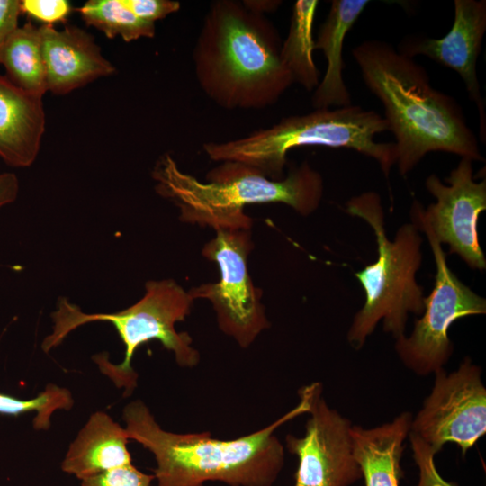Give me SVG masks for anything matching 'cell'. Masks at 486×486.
I'll return each mask as SVG.
<instances>
[{
    "label": "cell",
    "instance_id": "obj_19",
    "mask_svg": "<svg viewBox=\"0 0 486 486\" xmlns=\"http://www.w3.org/2000/svg\"><path fill=\"white\" fill-rule=\"evenodd\" d=\"M5 76L23 91L42 97L48 91L40 28L32 22L19 26L0 57Z\"/></svg>",
    "mask_w": 486,
    "mask_h": 486
},
{
    "label": "cell",
    "instance_id": "obj_18",
    "mask_svg": "<svg viewBox=\"0 0 486 486\" xmlns=\"http://www.w3.org/2000/svg\"><path fill=\"white\" fill-rule=\"evenodd\" d=\"M412 418L411 413L403 412L392 421L374 428L353 425L354 455L364 486H399L400 459Z\"/></svg>",
    "mask_w": 486,
    "mask_h": 486
},
{
    "label": "cell",
    "instance_id": "obj_25",
    "mask_svg": "<svg viewBox=\"0 0 486 486\" xmlns=\"http://www.w3.org/2000/svg\"><path fill=\"white\" fill-rule=\"evenodd\" d=\"M132 13L141 20L154 23L180 9V3L172 0H124Z\"/></svg>",
    "mask_w": 486,
    "mask_h": 486
},
{
    "label": "cell",
    "instance_id": "obj_15",
    "mask_svg": "<svg viewBox=\"0 0 486 486\" xmlns=\"http://www.w3.org/2000/svg\"><path fill=\"white\" fill-rule=\"evenodd\" d=\"M44 130L42 97L23 91L0 74V158L14 167L31 166Z\"/></svg>",
    "mask_w": 486,
    "mask_h": 486
},
{
    "label": "cell",
    "instance_id": "obj_13",
    "mask_svg": "<svg viewBox=\"0 0 486 486\" xmlns=\"http://www.w3.org/2000/svg\"><path fill=\"white\" fill-rule=\"evenodd\" d=\"M454 18L450 31L442 38L409 35L398 50L414 58L425 56L454 70L464 83L469 98L479 113L481 140H486L485 101L477 76V60L486 32V1L454 0Z\"/></svg>",
    "mask_w": 486,
    "mask_h": 486
},
{
    "label": "cell",
    "instance_id": "obj_26",
    "mask_svg": "<svg viewBox=\"0 0 486 486\" xmlns=\"http://www.w3.org/2000/svg\"><path fill=\"white\" fill-rule=\"evenodd\" d=\"M21 14L20 1L0 0V57L6 41L19 27Z\"/></svg>",
    "mask_w": 486,
    "mask_h": 486
},
{
    "label": "cell",
    "instance_id": "obj_6",
    "mask_svg": "<svg viewBox=\"0 0 486 486\" xmlns=\"http://www.w3.org/2000/svg\"><path fill=\"white\" fill-rule=\"evenodd\" d=\"M144 296L135 304L113 313H85L80 308L62 297L58 309L51 314L52 332L41 345L44 352L60 345L78 327L94 321L112 323L124 346L123 360L112 363L108 353L93 356L98 368L117 388L130 396L137 387L138 374L131 366L136 350L151 340H158L173 352L180 367L193 368L200 362L199 351L192 346L193 339L187 332H177L176 323L184 321L190 314L194 299L188 292L174 280L148 281Z\"/></svg>",
    "mask_w": 486,
    "mask_h": 486
},
{
    "label": "cell",
    "instance_id": "obj_28",
    "mask_svg": "<svg viewBox=\"0 0 486 486\" xmlns=\"http://www.w3.org/2000/svg\"><path fill=\"white\" fill-rule=\"evenodd\" d=\"M248 9L265 14L266 12H272L281 4L280 1H243Z\"/></svg>",
    "mask_w": 486,
    "mask_h": 486
},
{
    "label": "cell",
    "instance_id": "obj_12",
    "mask_svg": "<svg viewBox=\"0 0 486 486\" xmlns=\"http://www.w3.org/2000/svg\"><path fill=\"white\" fill-rule=\"evenodd\" d=\"M472 162L462 158L446 184L434 174L426 180V188L436 199L423 215L449 253L457 254L470 267L484 270L486 259L478 238L479 215L486 209V180L473 178Z\"/></svg>",
    "mask_w": 486,
    "mask_h": 486
},
{
    "label": "cell",
    "instance_id": "obj_17",
    "mask_svg": "<svg viewBox=\"0 0 486 486\" xmlns=\"http://www.w3.org/2000/svg\"><path fill=\"white\" fill-rule=\"evenodd\" d=\"M368 4V0L331 2L328 16L320 25L314 41V50H322L327 59L324 77L312 95L315 109H334L352 104L350 93L343 78V47L347 32Z\"/></svg>",
    "mask_w": 486,
    "mask_h": 486
},
{
    "label": "cell",
    "instance_id": "obj_9",
    "mask_svg": "<svg viewBox=\"0 0 486 486\" xmlns=\"http://www.w3.org/2000/svg\"><path fill=\"white\" fill-rule=\"evenodd\" d=\"M412 223L428 240L436 263L433 290L424 298V311L416 320L410 336L396 339L395 351L404 365L419 376L444 368L454 351L448 337L450 326L458 319L486 313V300L472 291L449 268L442 245L423 215V206L414 201Z\"/></svg>",
    "mask_w": 486,
    "mask_h": 486
},
{
    "label": "cell",
    "instance_id": "obj_5",
    "mask_svg": "<svg viewBox=\"0 0 486 486\" xmlns=\"http://www.w3.org/2000/svg\"><path fill=\"white\" fill-rule=\"evenodd\" d=\"M386 130V120L376 112L350 104L285 117L239 139L205 143L203 150L214 161L243 163L272 180H280L284 178L287 154L293 148H348L375 159L388 178L396 164V147L394 142L375 140Z\"/></svg>",
    "mask_w": 486,
    "mask_h": 486
},
{
    "label": "cell",
    "instance_id": "obj_11",
    "mask_svg": "<svg viewBox=\"0 0 486 486\" xmlns=\"http://www.w3.org/2000/svg\"><path fill=\"white\" fill-rule=\"evenodd\" d=\"M310 415L302 436L287 435L285 446L298 459L293 486H351L362 479L355 458L353 424L330 408L320 382L300 388Z\"/></svg>",
    "mask_w": 486,
    "mask_h": 486
},
{
    "label": "cell",
    "instance_id": "obj_4",
    "mask_svg": "<svg viewBox=\"0 0 486 486\" xmlns=\"http://www.w3.org/2000/svg\"><path fill=\"white\" fill-rule=\"evenodd\" d=\"M152 176L157 193L179 208L182 221L215 230H250L252 219L244 208L256 203L281 202L301 215H310L319 207L324 190L322 176L308 162L292 169L286 177L272 180L246 164L223 161L203 183L181 171L165 154Z\"/></svg>",
    "mask_w": 486,
    "mask_h": 486
},
{
    "label": "cell",
    "instance_id": "obj_22",
    "mask_svg": "<svg viewBox=\"0 0 486 486\" xmlns=\"http://www.w3.org/2000/svg\"><path fill=\"white\" fill-rule=\"evenodd\" d=\"M73 405L70 392L53 383L48 384L40 394L32 399H20L0 392V414L19 416L35 411L32 425L36 430H47L55 411L69 410Z\"/></svg>",
    "mask_w": 486,
    "mask_h": 486
},
{
    "label": "cell",
    "instance_id": "obj_1",
    "mask_svg": "<svg viewBox=\"0 0 486 486\" xmlns=\"http://www.w3.org/2000/svg\"><path fill=\"white\" fill-rule=\"evenodd\" d=\"M352 56L365 86L384 107L401 176L432 151L483 160L461 106L430 85L426 69L414 58L380 40L363 41Z\"/></svg>",
    "mask_w": 486,
    "mask_h": 486
},
{
    "label": "cell",
    "instance_id": "obj_10",
    "mask_svg": "<svg viewBox=\"0 0 486 486\" xmlns=\"http://www.w3.org/2000/svg\"><path fill=\"white\" fill-rule=\"evenodd\" d=\"M202 248V256L220 268V281L192 288L194 299L209 300L216 312L219 328L241 347L249 346L268 328L262 292L254 285L248 270L253 248L249 230H218Z\"/></svg>",
    "mask_w": 486,
    "mask_h": 486
},
{
    "label": "cell",
    "instance_id": "obj_7",
    "mask_svg": "<svg viewBox=\"0 0 486 486\" xmlns=\"http://www.w3.org/2000/svg\"><path fill=\"white\" fill-rule=\"evenodd\" d=\"M346 212L370 225L377 243L376 261L356 273L365 299L352 320L347 340L359 349L380 321L397 339L405 336L409 313L422 315L425 296L416 281L422 261V238L416 226L408 223L399 228L393 239L388 238L382 200L375 192L352 197Z\"/></svg>",
    "mask_w": 486,
    "mask_h": 486
},
{
    "label": "cell",
    "instance_id": "obj_20",
    "mask_svg": "<svg viewBox=\"0 0 486 486\" xmlns=\"http://www.w3.org/2000/svg\"><path fill=\"white\" fill-rule=\"evenodd\" d=\"M319 1L298 0L292 6L287 38L281 46V58L290 72L293 83L307 91L315 90L320 83V72L314 63L313 23Z\"/></svg>",
    "mask_w": 486,
    "mask_h": 486
},
{
    "label": "cell",
    "instance_id": "obj_23",
    "mask_svg": "<svg viewBox=\"0 0 486 486\" xmlns=\"http://www.w3.org/2000/svg\"><path fill=\"white\" fill-rule=\"evenodd\" d=\"M153 474L139 470L133 464L81 481L80 486H151Z\"/></svg>",
    "mask_w": 486,
    "mask_h": 486
},
{
    "label": "cell",
    "instance_id": "obj_14",
    "mask_svg": "<svg viewBox=\"0 0 486 486\" xmlns=\"http://www.w3.org/2000/svg\"><path fill=\"white\" fill-rule=\"evenodd\" d=\"M39 28L48 91L65 94L114 73L113 65L86 31L74 25L61 31L47 24Z\"/></svg>",
    "mask_w": 486,
    "mask_h": 486
},
{
    "label": "cell",
    "instance_id": "obj_27",
    "mask_svg": "<svg viewBox=\"0 0 486 486\" xmlns=\"http://www.w3.org/2000/svg\"><path fill=\"white\" fill-rule=\"evenodd\" d=\"M19 193V181L14 173L0 174V208L14 202Z\"/></svg>",
    "mask_w": 486,
    "mask_h": 486
},
{
    "label": "cell",
    "instance_id": "obj_21",
    "mask_svg": "<svg viewBox=\"0 0 486 486\" xmlns=\"http://www.w3.org/2000/svg\"><path fill=\"white\" fill-rule=\"evenodd\" d=\"M77 12L87 25L95 27L110 39L120 35L130 42L155 35V24L136 16L124 0H89Z\"/></svg>",
    "mask_w": 486,
    "mask_h": 486
},
{
    "label": "cell",
    "instance_id": "obj_3",
    "mask_svg": "<svg viewBox=\"0 0 486 486\" xmlns=\"http://www.w3.org/2000/svg\"><path fill=\"white\" fill-rule=\"evenodd\" d=\"M281 46L277 30L265 14L239 1H214L193 51L197 82L224 109L271 106L293 84Z\"/></svg>",
    "mask_w": 486,
    "mask_h": 486
},
{
    "label": "cell",
    "instance_id": "obj_2",
    "mask_svg": "<svg viewBox=\"0 0 486 486\" xmlns=\"http://www.w3.org/2000/svg\"><path fill=\"white\" fill-rule=\"evenodd\" d=\"M300 401L266 428L230 440L202 433H175L158 423L148 406L137 400L127 404L122 418L129 439L154 456L157 486H203L218 482L228 486H273L284 465V446L275 430L307 413Z\"/></svg>",
    "mask_w": 486,
    "mask_h": 486
},
{
    "label": "cell",
    "instance_id": "obj_8",
    "mask_svg": "<svg viewBox=\"0 0 486 486\" xmlns=\"http://www.w3.org/2000/svg\"><path fill=\"white\" fill-rule=\"evenodd\" d=\"M431 392L412 418L409 436L420 467L418 486H431L432 459L446 443L465 454L486 433V388L482 369L466 357L458 369L435 374Z\"/></svg>",
    "mask_w": 486,
    "mask_h": 486
},
{
    "label": "cell",
    "instance_id": "obj_16",
    "mask_svg": "<svg viewBox=\"0 0 486 486\" xmlns=\"http://www.w3.org/2000/svg\"><path fill=\"white\" fill-rule=\"evenodd\" d=\"M125 428L94 412L69 445L61 470L80 481L132 464Z\"/></svg>",
    "mask_w": 486,
    "mask_h": 486
},
{
    "label": "cell",
    "instance_id": "obj_24",
    "mask_svg": "<svg viewBox=\"0 0 486 486\" xmlns=\"http://www.w3.org/2000/svg\"><path fill=\"white\" fill-rule=\"evenodd\" d=\"M20 5L22 13L47 25L66 21L73 10L67 0H22Z\"/></svg>",
    "mask_w": 486,
    "mask_h": 486
}]
</instances>
